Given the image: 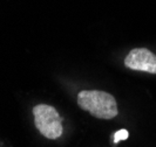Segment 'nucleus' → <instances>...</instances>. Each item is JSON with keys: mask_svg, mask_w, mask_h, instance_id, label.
I'll list each match as a JSON object with an SVG mask.
<instances>
[{"mask_svg": "<svg viewBox=\"0 0 156 147\" xmlns=\"http://www.w3.org/2000/svg\"><path fill=\"white\" fill-rule=\"evenodd\" d=\"M33 115L35 127L45 138L55 140L62 134V118L54 106L47 104L35 105Z\"/></svg>", "mask_w": 156, "mask_h": 147, "instance_id": "2", "label": "nucleus"}, {"mask_svg": "<svg viewBox=\"0 0 156 147\" xmlns=\"http://www.w3.org/2000/svg\"><path fill=\"white\" fill-rule=\"evenodd\" d=\"M127 68L156 74V55L147 48H135L125 58Z\"/></svg>", "mask_w": 156, "mask_h": 147, "instance_id": "3", "label": "nucleus"}, {"mask_svg": "<svg viewBox=\"0 0 156 147\" xmlns=\"http://www.w3.org/2000/svg\"><path fill=\"white\" fill-rule=\"evenodd\" d=\"M78 105L99 119H113L117 116V104L113 95L99 90H83L78 95Z\"/></svg>", "mask_w": 156, "mask_h": 147, "instance_id": "1", "label": "nucleus"}, {"mask_svg": "<svg viewBox=\"0 0 156 147\" xmlns=\"http://www.w3.org/2000/svg\"><path fill=\"white\" fill-rule=\"evenodd\" d=\"M128 138V132L126 131V130H120V131H117L115 133V135H114V142H119V141H121V140H125Z\"/></svg>", "mask_w": 156, "mask_h": 147, "instance_id": "4", "label": "nucleus"}]
</instances>
